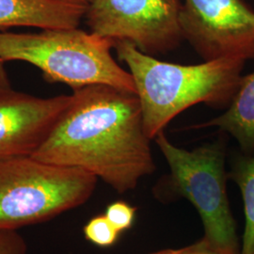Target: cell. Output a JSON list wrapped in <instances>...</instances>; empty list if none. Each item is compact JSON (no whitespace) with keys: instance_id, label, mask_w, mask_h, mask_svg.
Returning a JSON list of instances; mask_svg holds the SVG:
<instances>
[{"instance_id":"6da1fadb","label":"cell","mask_w":254,"mask_h":254,"mask_svg":"<svg viewBox=\"0 0 254 254\" xmlns=\"http://www.w3.org/2000/svg\"><path fill=\"white\" fill-rule=\"evenodd\" d=\"M32 157L88 172L120 194L135 190L155 171L136 93L103 84L73 91Z\"/></svg>"},{"instance_id":"7a4b0ae2","label":"cell","mask_w":254,"mask_h":254,"mask_svg":"<svg viewBox=\"0 0 254 254\" xmlns=\"http://www.w3.org/2000/svg\"><path fill=\"white\" fill-rule=\"evenodd\" d=\"M114 48L133 77L144 131L151 140L194 105L227 109L239 88L246 64L237 58L194 65L171 64L142 53L127 41L114 42Z\"/></svg>"},{"instance_id":"3957f363","label":"cell","mask_w":254,"mask_h":254,"mask_svg":"<svg viewBox=\"0 0 254 254\" xmlns=\"http://www.w3.org/2000/svg\"><path fill=\"white\" fill-rule=\"evenodd\" d=\"M114 41L78 27L47 28L38 33L0 31V60L37 67L50 83L72 90L109 85L136 93L131 73L114 60Z\"/></svg>"},{"instance_id":"277c9868","label":"cell","mask_w":254,"mask_h":254,"mask_svg":"<svg viewBox=\"0 0 254 254\" xmlns=\"http://www.w3.org/2000/svg\"><path fill=\"white\" fill-rule=\"evenodd\" d=\"M154 141L170 167V174L156 186L158 199L168 195L190 200L202 221L201 239L218 254H240L226 190L224 141L219 139L189 151L174 145L164 131Z\"/></svg>"},{"instance_id":"5b68a950","label":"cell","mask_w":254,"mask_h":254,"mask_svg":"<svg viewBox=\"0 0 254 254\" xmlns=\"http://www.w3.org/2000/svg\"><path fill=\"white\" fill-rule=\"evenodd\" d=\"M98 178L32 156L0 159V230H18L84 204Z\"/></svg>"},{"instance_id":"8992f818","label":"cell","mask_w":254,"mask_h":254,"mask_svg":"<svg viewBox=\"0 0 254 254\" xmlns=\"http://www.w3.org/2000/svg\"><path fill=\"white\" fill-rule=\"evenodd\" d=\"M181 0H91L85 18L91 32L127 41L144 54L173 51L183 42Z\"/></svg>"},{"instance_id":"52a82bcc","label":"cell","mask_w":254,"mask_h":254,"mask_svg":"<svg viewBox=\"0 0 254 254\" xmlns=\"http://www.w3.org/2000/svg\"><path fill=\"white\" fill-rule=\"evenodd\" d=\"M179 24L203 62L254 60V9L244 0H184Z\"/></svg>"},{"instance_id":"ba28073f","label":"cell","mask_w":254,"mask_h":254,"mask_svg":"<svg viewBox=\"0 0 254 254\" xmlns=\"http://www.w3.org/2000/svg\"><path fill=\"white\" fill-rule=\"evenodd\" d=\"M70 102L71 95L39 98L12 89L0 91V159L32 156Z\"/></svg>"},{"instance_id":"9c48e42d","label":"cell","mask_w":254,"mask_h":254,"mask_svg":"<svg viewBox=\"0 0 254 254\" xmlns=\"http://www.w3.org/2000/svg\"><path fill=\"white\" fill-rule=\"evenodd\" d=\"M86 10L87 6L62 0H0V30L78 27Z\"/></svg>"},{"instance_id":"30bf717a","label":"cell","mask_w":254,"mask_h":254,"mask_svg":"<svg viewBox=\"0 0 254 254\" xmlns=\"http://www.w3.org/2000/svg\"><path fill=\"white\" fill-rule=\"evenodd\" d=\"M207 127H218L236 138L244 154H254V71L243 75L236 95L225 112L190 128Z\"/></svg>"},{"instance_id":"8fae6325","label":"cell","mask_w":254,"mask_h":254,"mask_svg":"<svg viewBox=\"0 0 254 254\" xmlns=\"http://www.w3.org/2000/svg\"><path fill=\"white\" fill-rule=\"evenodd\" d=\"M228 178L238 186L244 201L246 225L240 254H254V154L236 155Z\"/></svg>"},{"instance_id":"7c38bea8","label":"cell","mask_w":254,"mask_h":254,"mask_svg":"<svg viewBox=\"0 0 254 254\" xmlns=\"http://www.w3.org/2000/svg\"><path fill=\"white\" fill-rule=\"evenodd\" d=\"M85 238L93 245L109 248L118 241L121 233L109 221L106 215L91 218L83 229Z\"/></svg>"},{"instance_id":"4fadbf2b","label":"cell","mask_w":254,"mask_h":254,"mask_svg":"<svg viewBox=\"0 0 254 254\" xmlns=\"http://www.w3.org/2000/svg\"><path fill=\"white\" fill-rule=\"evenodd\" d=\"M136 213V207L124 200H117L109 204L105 215L113 226L123 233L133 226Z\"/></svg>"},{"instance_id":"5bb4252c","label":"cell","mask_w":254,"mask_h":254,"mask_svg":"<svg viewBox=\"0 0 254 254\" xmlns=\"http://www.w3.org/2000/svg\"><path fill=\"white\" fill-rule=\"evenodd\" d=\"M0 254H27V246L17 230H0Z\"/></svg>"},{"instance_id":"9a60e30c","label":"cell","mask_w":254,"mask_h":254,"mask_svg":"<svg viewBox=\"0 0 254 254\" xmlns=\"http://www.w3.org/2000/svg\"><path fill=\"white\" fill-rule=\"evenodd\" d=\"M150 254H218L216 253L213 249L209 247L208 244L200 239V241L192 244V245L187 246L185 248L181 249H168V250H163L159 251L156 253H153Z\"/></svg>"},{"instance_id":"2e32d148","label":"cell","mask_w":254,"mask_h":254,"mask_svg":"<svg viewBox=\"0 0 254 254\" xmlns=\"http://www.w3.org/2000/svg\"><path fill=\"white\" fill-rule=\"evenodd\" d=\"M4 62L0 60V91L11 89L9 74L5 68Z\"/></svg>"},{"instance_id":"e0dca14e","label":"cell","mask_w":254,"mask_h":254,"mask_svg":"<svg viewBox=\"0 0 254 254\" xmlns=\"http://www.w3.org/2000/svg\"><path fill=\"white\" fill-rule=\"evenodd\" d=\"M62 1L73 3V4H78V5H84V6H87V7L91 2V0H62Z\"/></svg>"}]
</instances>
